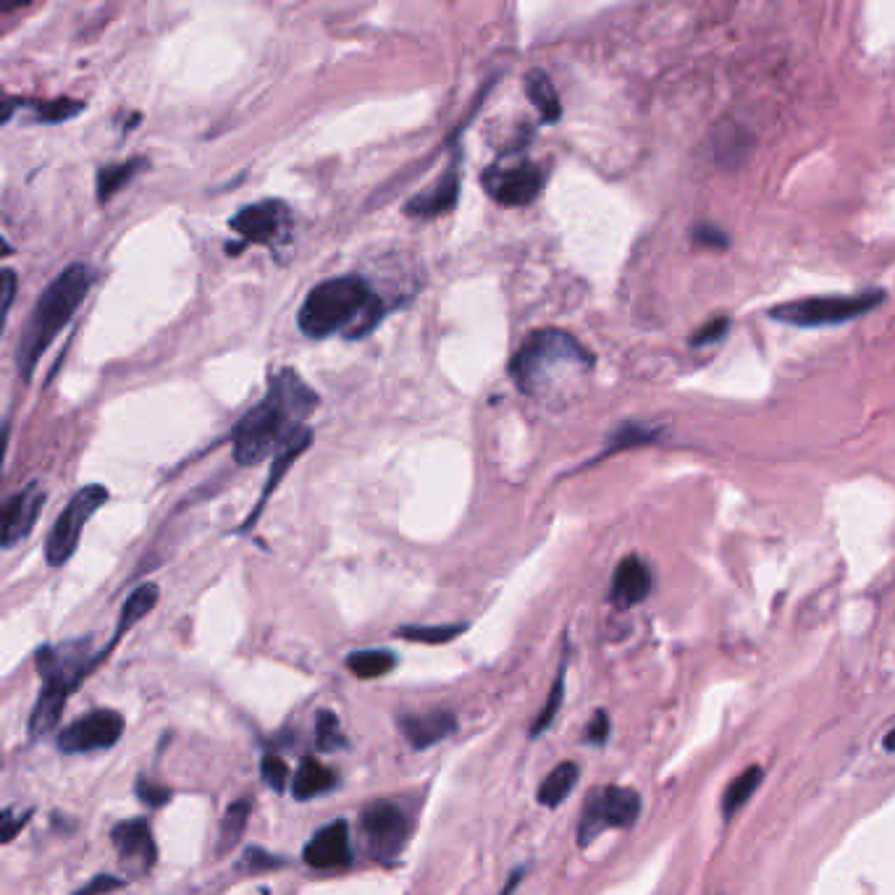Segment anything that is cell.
Returning <instances> with one entry per match:
<instances>
[{
  "label": "cell",
  "instance_id": "obj_16",
  "mask_svg": "<svg viewBox=\"0 0 895 895\" xmlns=\"http://www.w3.org/2000/svg\"><path fill=\"white\" fill-rule=\"evenodd\" d=\"M651 586H654V578H651L649 565L641 557H636V554H630V557H625L615 567L609 599H612V604L617 609H630L646 602V596L651 594Z\"/></svg>",
  "mask_w": 895,
  "mask_h": 895
},
{
  "label": "cell",
  "instance_id": "obj_23",
  "mask_svg": "<svg viewBox=\"0 0 895 895\" xmlns=\"http://www.w3.org/2000/svg\"><path fill=\"white\" fill-rule=\"evenodd\" d=\"M158 596H161V591H158V586H155V583H142L140 588H134L132 594H129V599L124 602V607H121L119 628H116V636H113V641H119L126 630H132L134 625L140 623L142 617L150 615V612L155 609V604H158Z\"/></svg>",
  "mask_w": 895,
  "mask_h": 895
},
{
  "label": "cell",
  "instance_id": "obj_21",
  "mask_svg": "<svg viewBox=\"0 0 895 895\" xmlns=\"http://www.w3.org/2000/svg\"><path fill=\"white\" fill-rule=\"evenodd\" d=\"M66 699H69V693L56 691V688H42V693L37 696L35 709L29 714V735L32 738L48 735L50 730L56 728L58 720H61L63 707H66Z\"/></svg>",
  "mask_w": 895,
  "mask_h": 895
},
{
  "label": "cell",
  "instance_id": "obj_36",
  "mask_svg": "<svg viewBox=\"0 0 895 895\" xmlns=\"http://www.w3.org/2000/svg\"><path fill=\"white\" fill-rule=\"evenodd\" d=\"M693 239L704 247H717V250H725L728 247V234L712 224H699L693 229Z\"/></svg>",
  "mask_w": 895,
  "mask_h": 895
},
{
  "label": "cell",
  "instance_id": "obj_31",
  "mask_svg": "<svg viewBox=\"0 0 895 895\" xmlns=\"http://www.w3.org/2000/svg\"><path fill=\"white\" fill-rule=\"evenodd\" d=\"M315 738H318V746L323 751H334V749H342L344 743V735L342 728H339V720H336V714L329 712V709H321V712L315 714Z\"/></svg>",
  "mask_w": 895,
  "mask_h": 895
},
{
  "label": "cell",
  "instance_id": "obj_17",
  "mask_svg": "<svg viewBox=\"0 0 895 895\" xmlns=\"http://www.w3.org/2000/svg\"><path fill=\"white\" fill-rule=\"evenodd\" d=\"M399 730L413 749H431L436 743L447 741L457 730V717L447 709H436L426 714H405L399 717Z\"/></svg>",
  "mask_w": 895,
  "mask_h": 895
},
{
  "label": "cell",
  "instance_id": "obj_42",
  "mask_svg": "<svg viewBox=\"0 0 895 895\" xmlns=\"http://www.w3.org/2000/svg\"><path fill=\"white\" fill-rule=\"evenodd\" d=\"M27 819H29V812L24 814V817H14V812H11V809H6V812H3V843H11V840H14V835L19 833L21 825H24Z\"/></svg>",
  "mask_w": 895,
  "mask_h": 895
},
{
  "label": "cell",
  "instance_id": "obj_40",
  "mask_svg": "<svg viewBox=\"0 0 895 895\" xmlns=\"http://www.w3.org/2000/svg\"><path fill=\"white\" fill-rule=\"evenodd\" d=\"M284 861L276 859V856L266 854L263 848H247L245 859H242V867H250L252 872H258V869H273V867H281Z\"/></svg>",
  "mask_w": 895,
  "mask_h": 895
},
{
  "label": "cell",
  "instance_id": "obj_32",
  "mask_svg": "<svg viewBox=\"0 0 895 895\" xmlns=\"http://www.w3.org/2000/svg\"><path fill=\"white\" fill-rule=\"evenodd\" d=\"M35 111L37 121H45V124H61V121L74 119L84 105L77 100H53V103H35L29 105Z\"/></svg>",
  "mask_w": 895,
  "mask_h": 895
},
{
  "label": "cell",
  "instance_id": "obj_30",
  "mask_svg": "<svg viewBox=\"0 0 895 895\" xmlns=\"http://www.w3.org/2000/svg\"><path fill=\"white\" fill-rule=\"evenodd\" d=\"M565 670H567V665H565V659H562L560 672H557V678H554L552 693H549V699H546V704H544V709L539 712V717L533 720V728H531L533 738H539L544 730L552 728L554 717H557V712H560L562 699H565Z\"/></svg>",
  "mask_w": 895,
  "mask_h": 895
},
{
  "label": "cell",
  "instance_id": "obj_2",
  "mask_svg": "<svg viewBox=\"0 0 895 895\" xmlns=\"http://www.w3.org/2000/svg\"><path fill=\"white\" fill-rule=\"evenodd\" d=\"M381 318V300L363 276H339L321 281L302 302L297 326L310 339L347 334L350 339L368 334Z\"/></svg>",
  "mask_w": 895,
  "mask_h": 895
},
{
  "label": "cell",
  "instance_id": "obj_22",
  "mask_svg": "<svg viewBox=\"0 0 895 895\" xmlns=\"http://www.w3.org/2000/svg\"><path fill=\"white\" fill-rule=\"evenodd\" d=\"M525 92H528V98L531 103L536 105V111L541 113V119L554 124V121H560L562 116V105H560V95L554 90L552 79L549 74L544 71H531L528 77H525Z\"/></svg>",
  "mask_w": 895,
  "mask_h": 895
},
{
  "label": "cell",
  "instance_id": "obj_44",
  "mask_svg": "<svg viewBox=\"0 0 895 895\" xmlns=\"http://www.w3.org/2000/svg\"><path fill=\"white\" fill-rule=\"evenodd\" d=\"M885 749L895 751V730H890V733L885 735Z\"/></svg>",
  "mask_w": 895,
  "mask_h": 895
},
{
  "label": "cell",
  "instance_id": "obj_4",
  "mask_svg": "<svg viewBox=\"0 0 895 895\" xmlns=\"http://www.w3.org/2000/svg\"><path fill=\"white\" fill-rule=\"evenodd\" d=\"M594 368V355L573 334L562 329L533 331L515 352L510 373L528 397H546L570 376H583Z\"/></svg>",
  "mask_w": 895,
  "mask_h": 895
},
{
  "label": "cell",
  "instance_id": "obj_5",
  "mask_svg": "<svg viewBox=\"0 0 895 895\" xmlns=\"http://www.w3.org/2000/svg\"><path fill=\"white\" fill-rule=\"evenodd\" d=\"M885 302V292L848 294V297H806V300H793L785 305H777L770 310L772 321L798 326V329H822V326H840V323L854 321L859 315H867L877 305Z\"/></svg>",
  "mask_w": 895,
  "mask_h": 895
},
{
  "label": "cell",
  "instance_id": "obj_12",
  "mask_svg": "<svg viewBox=\"0 0 895 895\" xmlns=\"http://www.w3.org/2000/svg\"><path fill=\"white\" fill-rule=\"evenodd\" d=\"M124 735V717L113 709H95L74 720L58 735V749L63 754H87V751L111 749Z\"/></svg>",
  "mask_w": 895,
  "mask_h": 895
},
{
  "label": "cell",
  "instance_id": "obj_25",
  "mask_svg": "<svg viewBox=\"0 0 895 895\" xmlns=\"http://www.w3.org/2000/svg\"><path fill=\"white\" fill-rule=\"evenodd\" d=\"M347 667H350V672L355 678L363 680L384 678V675H389V672L397 667V657L386 649L352 651L350 657H347Z\"/></svg>",
  "mask_w": 895,
  "mask_h": 895
},
{
  "label": "cell",
  "instance_id": "obj_3",
  "mask_svg": "<svg viewBox=\"0 0 895 895\" xmlns=\"http://www.w3.org/2000/svg\"><path fill=\"white\" fill-rule=\"evenodd\" d=\"M95 284V271L84 263L63 268L48 287L37 297L35 308L29 313L24 329H21L19 347H16V368L24 381L32 378L40 357L56 342L61 329L74 318L87 294Z\"/></svg>",
  "mask_w": 895,
  "mask_h": 895
},
{
  "label": "cell",
  "instance_id": "obj_1",
  "mask_svg": "<svg viewBox=\"0 0 895 895\" xmlns=\"http://www.w3.org/2000/svg\"><path fill=\"white\" fill-rule=\"evenodd\" d=\"M318 407V394L292 368H284L268 381L266 397L252 407L234 428V460L255 465L271 455H284L292 447L310 444L308 415Z\"/></svg>",
  "mask_w": 895,
  "mask_h": 895
},
{
  "label": "cell",
  "instance_id": "obj_14",
  "mask_svg": "<svg viewBox=\"0 0 895 895\" xmlns=\"http://www.w3.org/2000/svg\"><path fill=\"white\" fill-rule=\"evenodd\" d=\"M305 864L313 869H344L352 861L350 851V827L344 819H336L331 825L321 827L308 846L302 851Z\"/></svg>",
  "mask_w": 895,
  "mask_h": 895
},
{
  "label": "cell",
  "instance_id": "obj_11",
  "mask_svg": "<svg viewBox=\"0 0 895 895\" xmlns=\"http://www.w3.org/2000/svg\"><path fill=\"white\" fill-rule=\"evenodd\" d=\"M481 184L494 203L507 205V208H523L539 197L541 187H544V168L533 166V163L491 166L481 176Z\"/></svg>",
  "mask_w": 895,
  "mask_h": 895
},
{
  "label": "cell",
  "instance_id": "obj_43",
  "mask_svg": "<svg viewBox=\"0 0 895 895\" xmlns=\"http://www.w3.org/2000/svg\"><path fill=\"white\" fill-rule=\"evenodd\" d=\"M523 875H525V869H515V872H512V877H510V882L504 885L502 895H512V890L518 888V882L523 880Z\"/></svg>",
  "mask_w": 895,
  "mask_h": 895
},
{
  "label": "cell",
  "instance_id": "obj_8",
  "mask_svg": "<svg viewBox=\"0 0 895 895\" xmlns=\"http://www.w3.org/2000/svg\"><path fill=\"white\" fill-rule=\"evenodd\" d=\"M229 226L237 237H242L245 245L279 247L281 242H287L292 231V210L284 200H260L239 208Z\"/></svg>",
  "mask_w": 895,
  "mask_h": 895
},
{
  "label": "cell",
  "instance_id": "obj_24",
  "mask_svg": "<svg viewBox=\"0 0 895 895\" xmlns=\"http://www.w3.org/2000/svg\"><path fill=\"white\" fill-rule=\"evenodd\" d=\"M762 780H764V770L759 767V764H751V767H746L741 775L735 777L733 783L725 788V796H722V817L733 819L735 814H738V809H741V806L746 804L751 796H754L756 788L762 785Z\"/></svg>",
  "mask_w": 895,
  "mask_h": 895
},
{
  "label": "cell",
  "instance_id": "obj_10",
  "mask_svg": "<svg viewBox=\"0 0 895 895\" xmlns=\"http://www.w3.org/2000/svg\"><path fill=\"white\" fill-rule=\"evenodd\" d=\"M90 662V638H77V641L45 646L37 651V670L45 680V688H56L69 696L79 686V680L87 675Z\"/></svg>",
  "mask_w": 895,
  "mask_h": 895
},
{
  "label": "cell",
  "instance_id": "obj_27",
  "mask_svg": "<svg viewBox=\"0 0 895 895\" xmlns=\"http://www.w3.org/2000/svg\"><path fill=\"white\" fill-rule=\"evenodd\" d=\"M247 819H250V801H234L226 809L224 822H221V833H218V854H226L237 846L239 838L245 835Z\"/></svg>",
  "mask_w": 895,
  "mask_h": 895
},
{
  "label": "cell",
  "instance_id": "obj_7",
  "mask_svg": "<svg viewBox=\"0 0 895 895\" xmlns=\"http://www.w3.org/2000/svg\"><path fill=\"white\" fill-rule=\"evenodd\" d=\"M108 489L100 486V483H90L79 489L74 497L69 499V504L63 507V512L56 518L53 528L48 533V544H45V557H48L50 567H61L74 557L77 552L79 539H82V528L87 525V520L95 515V512L108 502Z\"/></svg>",
  "mask_w": 895,
  "mask_h": 895
},
{
  "label": "cell",
  "instance_id": "obj_20",
  "mask_svg": "<svg viewBox=\"0 0 895 895\" xmlns=\"http://www.w3.org/2000/svg\"><path fill=\"white\" fill-rule=\"evenodd\" d=\"M578 777H581V770H578V764L575 762L557 764V767L541 780L539 793H536L539 804L546 806V809H557V806L573 793Z\"/></svg>",
  "mask_w": 895,
  "mask_h": 895
},
{
  "label": "cell",
  "instance_id": "obj_28",
  "mask_svg": "<svg viewBox=\"0 0 895 895\" xmlns=\"http://www.w3.org/2000/svg\"><path fill=\"white\" fill-rule=\"evenodd\" d=\"M142 161H129V163H119V166H103L98 171V200H111L121 187H124L129 179H132L137 171H140Z\"/></svg>",
  "mask_w": 895,
  "mask_h": 895
},
{
  "label": "cell",
  "instance_id": "obj_35",
  "mask_svg": "<svg viewBox=\"0 0 895 895\" xmlns=\"http://www.w3.org/2000/svg\"><path fill=\"white\" fill-rule=\"evenodd\" d=\"M728 329H730V321H728V318H712V321L704 323V326H701V329L693 331L691 344H693V347H704V344L720 342L722 336L728 334Z\"/></svg>",
  "mask_w": 895,
  "mask_h": 895
},
{
  "label": "cell",
  "instance_id": "obj_15",
  "mask_svg": "<svg viewBox=\"0 0 895 895\" xmlns=\"http://www.w3.org/2000/svg\"><path fill=\"white\" fill-rule=\"evenodd\" d=\"M113 846L119 851L121 861L126 864H132L137 867L140 872H150L155 864V838H153V830L147 825L145 819H126V822H119V825L113 827L111 833Z\"/></svg>",
  "mask_w": 895,
  "mask_h": 895
},
{
  "label": "cell",
  "instance_id": "obj_19",
  "mask_svg": "<svg viewBox=\"0 0 895 895\" xmlns=\"http://www.w3.org/2000/svg\"><path fill=\"white\" fill-rule=\"evenodd\" d=\"M336 783V775L321 764L318 759L313 756H305L297 767V775H294V783H292V793L297 801H310L315 796H323V793H329Z\"/></svg>",
  "mask_w": 895,
  "mask_h": 895
},
{
  "label": "cell",
  "instance_id": "obj_18",
  "mask_svg": "<svg viewBox=\"0 0 895 895\" xmlns=\"http://www.w3.org/2000/svg\"><path fill=\"white\" fill-rule=\"evenodd\" d=\"M457 197H460V176H457V168L452 166L434 187L428 189V192L415 195L413 200L405 205V210L407 216L413 218H436L455 208Z\"/></svg>",
  "mask_w": 895,
  "mask_h": 895
},
{
  "label": "cell",
  "instance_id": "obj_37",
  "mask_svg": "<svg viewBox=\"0 0 895 895\" xmlns=\"http://www.w3.org/2000/svg\"><path fill=\"white\" fill-rule=\"evenodd\" d=\"M609 738V717L607 712H594V717L586 725V741L591 746H604Z\"/></svg>",
  "mask_w": 895,
  "mask_h": 895
},
{
  "label": "cell",
  "instance_id": "obj_9",
  "mask_svg": "<svg viewBox=\"0 0 895 895\" xmlns=\"http://www.w3.org/2000/svg\"><path fill=\"white\" fill-rule=\"evenodd\" d=\"M363 833L376 859L394 861L407 843L410 819L405 809L392 801H373L363 812Z\"/></svg>",
  "mask_w": 895,
  "mask_h": 895
},
{
  "label": "cell",
  "instance_id": "obj_34",
  "mask_svg": "<svg viewBox=\"0 0 895 895\" xmlns=\"http://www.w3.org/2000/svg\"><path fill=\"white\" fill-rule=\"evenodd\" d=\"M260 777H263V783H266L268 788H273L276 793H281L289 780L287 762H284L281 756H273V754L263 756V759H260Z\"/></svg>",
  "mask_w": 895,
  "mask_h": 895
},
{
  "label": "cell",
  "instance_id": "obj_13",
  "mask_svg": "<svg viewBox=\"0 0 895 895\" xmlns=\"http://www.w3.org/2000/svg\"><path fill=\"white\" fill-rule=\"evenodd\" d=\"M42 504H45V489L40 481H32L14 497H8L0 515V544L3 549H14L16 544L27 539L40 518Z\"/></svg>",
  "mask_w": 895,
  "mask_h": 895
},
{
  "label": "cell",
  "instance_id": "obj_6",
  "mask_svg": "<svg viewBox=\"0 0 895 895\" xmlns=\"http://www.w3.org/2000/svg\"><path fill=\"white\" fill-rule=\"evenodd\" d=\"M641 817V796L633 788L607 785L586 798L581 822H578V846H591L604 830L633 827Z\"/></svg>",
  "mask_w": 895,
  "mask_h": 895
},
{
  "label": "cell",
  "instance_id": "obj_39",
  "mask_svg": "<svg viewBox=\"0 0 895 895\" xmlns=\"http://www.w3.org/2000/svg\"><path fill=\"white\" fill-rule=\"evenodd\" d=\"M137 796H140V801H145L147 806H163L168 798H171V791L163 788V785L150 783V780H140V783H137Z\"/></svg>",
  "mask_w": 895,
  "mask_h": 895
},
{
  "label": "cell",
  "instance_id": "obj_38",
  "mask_svg": "<svg viewBox=\"0 0 895 895\" xmlns=\"http://www.w3.org/2000/svg\"><path fill=\"white\" fill-rule=\"evenodd\" d=\"M116 888H124V880H119V877H113V875H98V877H92L87 885H82V888H79L74 895H105Z\"/></svg>",
  "mask_w": 895,
  "mask_h": 895
},
{
  "label": "cell",
  "instance_id": "obj_26",
  "mask_svg": "<svg viewBox=\"0 0 895 895\" xmlns=\"http://www.w3.org/2000/svg\"><path fill=\"white\" fill-rule=\"evenodd\" d=\"M749 150V134L735 124H722L714 134V155L722 166H738Z\"/></svg>",
  "mask_w": 895,
  "mask_h": 895
},
{
  "label": "cell",
  "instance_id": "obj_29",
  "mask_svg": "<svg viewBox=\"0 0 895 895\" xmlns=\"http://www.w3.org/2000/svg\"><path fill=\"white\" fill-rule=\"evenodd\" d=\"M465 628L468 625H431V628L407 625V628L397 630V636H402L405 641H413V644H449L460 633H465Z\"/></svg>",
  "mask_w": 895,
  "mask_h": 895
},
{
  "label": "cell",
  "instance_id": "obj_41",
  "mask_svg": "<svg viewBox=\"0 0 895 895\" xmlns=\"http://www.w3.org/2000/svg\"><path fill=\"white\" fill-rule=\"evenodd\" d=\"M16 284H19V279H16V271H14V268H6V271H3V318H6V315L11 313V305H14V294H16Z\"/></svg>",
  "mask_w": 895,
  "mask_h": 895
},
{
  "label": "cell",
  "instance_id": "obj_33",
  "mask_svg": "<svg viewBox=\"0 0 895 895\" xmlns=\"http://www.w3.org/2000/svg\"><path fill=\"white\" fill-rule=\"evenodd\" d=\"M657 439V431H649L644 426H636V423H628L617 431L612 439H609V447H607V455L609 452H617V449H628V447H638V444H651V441Z\"/></svg>",
  "mask_w": 895,
  "mask_h": 895
}]
</instances>
